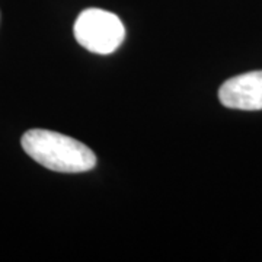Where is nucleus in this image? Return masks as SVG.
<instances>
[{
  "mask_svg": "<svg viewBox=\"0 0 262 262\" xmlns=\"http://www.w3.org/2000/svg\"><path fill=\"white\" fill-rule=\"evenodd\" d=\"M20 144L29 158L54 172L79 173L96 165L94 151L88 146L56 131L29 130L22 136Z\"/></svg>",
  "mask_w": 262,
  "mask_h": 262,
  "instance_id": "1",
  "label": "nucleus"
},
{
  "mask_svg": "<svg viewBox=\"0 0 262 262\" xmlns=\"http://www.w3.org/2000/svg\"><path fill=\"white\" fill-rule=\"evenodd\" d=\"M76 41L88 51L106 56L120 47L125 38L121 19L103 9L83 10L75 22Z\"/></svg>",
  "mask_w": 262,
  "mask_h": 262,
  "instance_id": "2",
  "label": "nucleus"
},
{
  "mask_svg": "<svg viewBox=\"0 0 262 262\" xmlns=\"http://www.w3.org/2000/svg\"><path fill=\"white\" fill-rule=\"evenodd\" d=\"M219 99L226 108L242 111L262 110V70L234 76L219 89Z\"/></svg>",
  "mask_w": 262,
  "mask_h": 262,
  "instance_id": "3",
  "label": "nucleus"
}]
</instances>
